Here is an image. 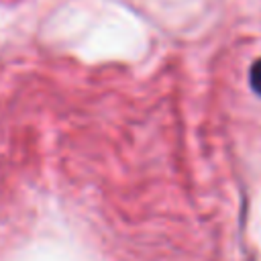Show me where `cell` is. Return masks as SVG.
<instances>
[{
  "instance_id": "1",
  "label": "cell",
  "mask_w": 261,
  "mask_h": 261,
  "mask_svg": "<svg viewBox=\"0 0 261 261\" xmlns=\"http://www.w3.org/2000/svg\"><path fill=\"white\" fill-rule=\"evenodd\" d=\"M249 84H251V90H253L257 96H261V57L251 63V69H249Z\"/></svg>"
}]
</instances>
